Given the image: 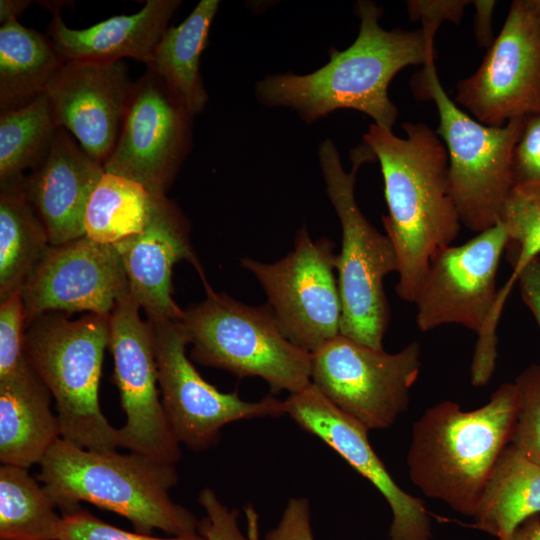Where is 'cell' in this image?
<instances>
[{
	"instance_id": "29",
	"label": "cell",
	"mask_w": 540,
	"mask_h": 540,
	"mask_svg": "<svg viewBox=\"0 0 540 540\" xmlns=\"http://www.w3.org/2000/svg\"><path fill=\"white\" fill-rule=\"evenodd\" d=\"M45 93L0 114V185L20 182L48 156L57 130Z\"/></svg>"
},
{
	"instance_id": "40",
	"label": "cell",
	"mask_w": 540,
	"mask_h": 540,
	"mask_svg": "<svg viewBox=\"0 0 540 540\" xmlns=\"http://www.w3.org/2000/svg\"><path fill=\"white\" fill-rule=\"evenodd\" d=\"M508 540H540V517L535 515L526 519Z\"/></svg>"
},
{
	"instance_id": "15",
	"label": "cell",
	"mask_w": 540,
	"mask_h": 540,
	"mask_svg": "<svg viewBox=\"0 0 540 540\" xmlns=\"http://www.w3.org/2000/svg\"><path fill=\"white\" fill-rule=\"evenodd\" d=\"M508 241L504 227L497 223L434 258L414 302L420 331L459 324L477 336L482 333L497 299V271Z\"/></svg>"
},
{
	"instance_id": "27",
	"label": "cell",
	"mask_w": 540,
	"mask_h": 540,
	"mask_svg": "<svg viewBox=\"0 0 540 540\" xmlns=\"http://www.w3.org/2000/svg\"><path fill=\"white\" fill-rule=\"evenodd\" d=\"M27 468L0 467V539L59 540L62 516Z\"/></svg>"
},
{
	"instance_id": "41",
	"label": "cell",
	"mask_w": 540,
	"mask_h": 540,
	"mask_svg": "<svg viewBox=\"0 0 540 540\" xmlns=\"http://www.w3.org/2000/svg\"><path fill=\"white\" fill-rule=\"evenodd\" d=\"M28 0H1L0 1V22L1 25L11 19H18L25 9L30 5Z\"/></svg>"
},
{
	"instance_id": "30",
	"label": "cell",
	"mask_w": 540,
	"mask_h": 540,
	"mask_svg": "<svg viewBox=\"0 0 540 540\" xmlns=\"http://www.w3.org/2000/svg\"><path fill=\"white\" fill-rule=\"evenodd\" d=\"M509 241L507 258L513 272L498 289L495 313H502L507 297L525 267L540 254V192L513 187L499 218Z\"/></svg>"
},
{
	"instance_id": "6",
	"label": "cell",
	"mask_w": 540,
	"mask_h": 540,
	"mask_svg": "<svg viewBox=\"0 0 540 540\" xmlns=\"http://www.w3.org/2000/svg\"><path fill=\"white\" fill-rule=\"evenodd\" d=\"M353 153V168L346 172L332 140H323L318 148L326 193L342 231L336 259L342 309L340 334L381 350L390 319L384 278L397 272L398 260L390 239L371 225L354 195L357 171L362 163L374 160V154L365 143Z\"/></svg>"
},
{
	"instance_id": "14",
	"label": "cell",
	"mask_w": 540,
	"mask_h": 540,
	"mask_svg": "<svg viewBox=\"0 0 540 540\" xmlns=\"http://www.w3.org/2000/svg\"><path fill=\"white\" fill-rule=\"evenodd\" d=\"M127 295L110 317L108 347L114 361V380L126 415L118 428L120 447L155 460L176 464L180 443L174 436L159 397L158 374L150 323Z\"/></svg>"
},
{
	"instance_id": "39",
	"label": "cell",
	"mask_w": 540,
	"mask_h": 540,
	"mask_svg": "<svg viewBox=\"0 0 540 540\" xmlns=\"http://www.w3.org/2000/svg\"><path fill=\"white\" fill-rule=\"evenodd\" d=\"M476 7L475 30L480 46H488L492 40L491 15L495 1H474Z\"/></svg>"
},
{
	"instance_id": "34",
	"label": "cell",
	"mask_w": 540,
	"mask_h": 540,
	"mask_svg": "<svg viewBox=\"0 0 540 540\" xmlns=\"http://www.w3.org/2000/svg\"><path fill=\"white\" fill-rule=\"evenodd\" d=\"M59 540H206V538L200 532L169 538L129 532L105 523L87 510L79 508L62 515Z\"/></svg>"
},
{
	"instance_id": "25",
	"label": "cell",
	"mask_w": 540,
	"mask_h": 540,
	"mask_svg": "<svg viewBox=\"0 0 540 540\" xmlns=\"http://www.w3.org/2000/svg\"><path fill=\"white\" fill-rule=\"evenodd\" d=\"M49 37L11 19L0 27V114L44 93L63 63Z\"/></svg>"
},
{
	"instance_id": "31",
	"label": "cell",
	"mask_w": 540,
	"mask_h": 540,
	"mask_svg": "<svg viewBox=\"0 0 540 540\" xmlns=\"http://www.w3.org/2000/svg\"><path fill=\"white\" fill-rule=\"evenodd\" d=\"M518 411L510 444L540 464V364L526 367L515 380Z\"/></svg>"
},
{
	"instance_id": "7",
	"label": "cell",
	"mask_w": 540,
	"mask_h": 540,
	"mask_svg": "<svg viewBox=\"0 0 540 540\" xmlns=\"http://www.w3.org/2000/svg\"><path fill=\"white\" fill-rule=\"evenodd\" d=\"M180 321L201 365L263 379L273 393H297L311 383L312 354L281 332L270 307L250 306L206 288Z\"/></svg>"
},
{
	"instance_id": "12",
	"label": "cell",
	"mask_w": 540,
	"mask_h": 540,
	"mask_svg": "<svg viewBox=\"0 0 540 540\" xmlns=\"http://www.w3.org/2000/svg\"><path fill=\"white\" fill-rule=\"evenodd\" d=\"M456 91V101L488 126L540 112V0L512 2L481 65Z\"/></svg>"
},
{
	"instance_id": "32",
	"label": "cell",
	"mask_w": 540,
	"mask_h": 540,
	"mask_svg": "<svg viewBox=\"0 0 540 540\" xmlns=\"http://www.w3.org/2000/svg\"><path fill=\"white\" fill-rule=\"evenodd\" d=\"M0 304V379H4L28 363L24 351L26 314L21 292Z\"/></svg>"
},
{
	"instance_id": "38",
	"label": "cell",
	"mask_w": 540,
	"mask_h": 540,
	"mask_svg": "<svg viewBox=\"0 0 540 540\" xmlns=\"http://www.w3.org/2000/svg\"><path fill=\"white\" fill-rule=\"evenodd\" d=\"M517 281L523 302L532 312L540 329V257L525 267Z\"/></svg>"
},
{
	"instance_id": "5",
	"label": "cell",
	"mask_w": 540,
	"mask_h": 540,
	"mask_svg": "<svg viewBox=\"0 0 540 540\" xmlns=\"http://www.w3.org/2000/svg\"><path fill=\"white\" fill-rule=\"evenodd\" d=\"M109 317L87 313L69 320L55 312L26 326L24 351L56 401L60 437L84 449L113 452L118 429L110 425L99 404Z\"/></svg>"
},
{
	"instance_id": "28",
	"label": "cell",
	"mask_w": 540,
	"mask_h": 540,
	"mask_svg": "<svg viewBox=\"0 0 540 540\" xmlns=\"http://www.w3.org/2000/svg\"><path fill=\"white\" fill-rule=\"evenodd\" d=\"M151 197L141 184L105 171L85 209V235L114 245L139 233L145 226Z\"/></svg>"
},
{
	"instance_id": "37",
	"label": "cell",
	"mask_w": 540,
	"mask_h": 540,
	"mask_svg": "<svg viewBox=\"0 0 540 540\" xmlns=\"http://www.w3.org/2000/svg\"><path fill=\"white\" fill-rule=\"evenodd\" d=\"M469 3L462 0H412L407 2V8L412 21L421 20L423 25L439 28L444 21L458 23Z\"/></svg>"
},
{
	"instance_id": "11",
	"label": "cell",
	"mask_w": 540,
	"mask_h": 540,
	"mask_svg": "<svg viewBox=\"0 0 540 540\" xmlns=\"http://www.w3.org/2000/svg\"><path fill=\"white\" fill-rule=\"evenodd\" d=\"M152 327L162 406L180 444L193 451L214 446L221 429L232 422L286 415L284 400L267 396L243 400L224 393L199 374L186 355L189 344L180 319L148 320Z\"/></svg>"
},
{
	"instance_id": "36",
	"label": "cell",
	"mask_w": 540,
	"mask_h": 540,
	"mask_svg": "<svg viewBox=\"0 0 540 540\" xmlns=\"http://www.w3.org/2000/svg\"><path fill=\"white\" fill-rule=\"evenodd\" d=\"M265 540H314L308 499L290 498L278 524L265 534Z\"/></svg>"
},
{
	"instance_id": "18",
	"label": "cell",
	"mask_w": 540,
	"mask_h": 540,
	"mask_svg": "<svg viewBox=\"0 0 540 540\" xmlns=\"http://www.w3.org/2000/svg\"><path fill=\"white\" fill-rule=\"evenodd\" d=\"M286 415L315 435L369 480L392 511L388 540H430L431 522L423 502L393 480L368 439V430L332 404L312 383L284 400Z\"/></svg>"
},
{
	"instance_id": "21",
	"label": "cell",
	"mask_w": 540,
	"mask_h": 540,
	"mask_svg": "<svg viewBox=\"0 0 540 540\" xmlns=\"http://www.w3.org/2000/svg\"><path fill=\"white\" fill-rule=\"evenodd\" d=\"M52 3L48 36L64 61L114 62L133 58L146 65L181 5L179 0H148L135 14L117 15L88 28L72 29L61 17L60 2Z\"/></svg>"
},
{
	"instance_id": "1",
	"label": "cell",
	"mask_w": 540,
	"mask_h": 540,
	"mask_svg": "<svg viewBox=\"0 0 540 540\" xmlns=\"http://www.w3.org/2000/svg\"><path fill=\"white\" fill-rule=\"evenodd\" d=\"M355 12L359 33L347 49L332 48L328 63L312 73L266 76L256 84L257 100L294 110L307 124L339 109H353L392 130L398 109L388 96V86L403 68L434 59L438 29L387 31L379 24L383 11L372 1H358Z\"/></svg>"
},
{
	"instance_id": "3",
	"label": "cell",
	"mask_w": 540,
	"mask_h": 540,
	"mask_svg": "<svg viewBox=\"0 0 540 540\" xmlns=\"http://www.w3.org/2000/svg\"><path fill=\"white\" fill-rule=\"evenodd\" d=\"M517 411V387L509 382L472 411H463L450 400L428 408L413 425L407 454L412 482L426 496L473 517L511 442Z\"/></svg>"
},
{
	"instance_id": "4",
	"label": "cell",
	"mask_w": 540,
	"mask_h": 540,
	"mask_svg": "<svg viewBox=\"0 0 540 540\" xmlns=\"http://www.w3.org/2000/svg\"><path fill=\"white\" fill-rule=\"evenodd\" d=\"M38 480L62 515L87 502L125 517L138 533L199 532L200 521L169 496L179 481L174 464L135 452L88 450L60 437L42 459Z\"/></svg>"
},
{
	"instance_id": "24",
	"label": "cell",
	"mask_w": 540,
	"mask_h": 540,
	"mask_svg": "<svg viewBox=\"0 0 540 540\" xmlns=\"http://www.w3.org/2000/svg\"><path fill=\"white\" fill-rule=\"evenodd\" d=\"M540 513V464L511 444L499 457L473 515L478 529L508 540L526 519Z\"/></svg>"
},
{
	"instance_id": "10",
	"label": "cell",
	"mask_w": 540,
	"mask_h": 540,
	"mask_svg": "<svg viewBox=\"0 0 540 540\" xmlns=\"http://www.w3.org/2000/svg\"><path fill=\"white\" fill-rule=\"evenodd\" d=\"M334 248L328 238L313 241L303 227L294 250L281 260L263 263L245 257L241 261L262 286L283 335L310 353L340 334Z\"/></svg>"
},
{
	"instance_id": "17",
	"label": "cell",
	"mask_w": 540,
	"mask_h": 540,
	"mask_svg": "<svg viewBox=\"0 0 540 540\" xmlns=\"http://www.w3.org/2000/svg\"><path fill=\"white\" fill-rule=\"evenodd\" d=\"M133 86L123 60H66L44 93L56 126L104 164L119 137Z\"/></svg>"
},
{
	"instance_id": "26",
	"label": "cell",
	"mask_w": 540,
	"mask_h": 540,
	"mask_svg": "<svg viewBox=\"0 0 540 540\" xmlns=\"http://www.w3.org/2000/svg\"><path fill=\"white\" fill-rule=\"evenodd\" d=\"M49 245L24 179L0 185V303L21 292Z\"/></svg>"
},
{
	"instance_id": "19",
	"label": "cell",
	"mask_w": 540,
	"mask_h": 540,
	"mask_svg": "<svg viewBox=\"0 0 540 540\" xmlns=\"http://www.w3.org/2000/svg\"><path fill=\"white\" fill-rule=\"evenodd\" d=\"M189 222L166 195H152L144 228L114 246L129 281L130 295L148 320L181 319L182 310L172 297V270L177 262H190L204 282L200 262L191 246Z\"/></svg>"
},
{
	"instance_id": "23",
	"label": "cell",
	"mask_w": 540,
	"mask_h": 540,
	"mask_svg": "<svg viewBox=\"0 0 540 540\" xmlns=\"http://www.w3.org/2000/svg\"><path fill=\"white\" fill-rule=\"evenodd\" d=\"M219 5L218 0H201L181 24L164 32L146 65L193 116L208 101L200 74V57Z\"/></svg>"
},
{
	"instance_id": "2",
	"label": "cell",
	"mask_w": 540,
	"mask_h": 540,
	"mask_svg": "<svg viewBox=\"0 0 540 540\" xmlns=\"http://www.w3.org/2000/svg\"><path fill=\"white\" fill-rule=\"evenodd\" d=\"M406 137L372 124L363 136L380 163L388 215L382 216L398 260L396 294L414 303L434 258L456 240L461 221L448 185V154L424 123Z\"/></svg>"
},
{
	"instance_id": "13",
	"label": "cell",
	"mask_w": 540,
	"mask_h": 540,
	"mask_svg": "<svg viewBox=\"0 0 540 540\" xmlns=\"http://www.w3.org/2000/svg\"><path fill=\"white\" fill-rule=\"evenodd\" d=\"M193 115L154 72L134 82L122 128L103 166L106 172L166 195L189 153Z\"/></svg>"
},
{
	"instance_id": "16",
	"label": "cell",
	"mask_w": 540,
	"mask_h": 540,
	"mask_svg": "<svg viewBox=\"0 0 540 540\" xmlns=\"http://www.w3.org/2000/svg\"><path fill=\"white\" fill-rule=\"evenodd\" d=\"M26 326L49 312L84 311L110 317L130 294L122 258L114 245L86 235L49 245L21 290Z\"/></svg>"
},
{
	"instance_id": "20",
	"label": "cell",
	"mask_w": 540,
	"mask_h": 540,
	"mask_svg": "<svg viewBox=\"0 0 540 540\" xmlns=\"http://www.w3.org/2000/svg\"><path fill=\"white\" fill-rule=\"evenodd\" d=\"M105 169L77 140L58 127L47 158L24 178V191L45 227L49 244L85 235L84 214Z\"/></svg>"
},
{
	"instance_id": "22",
	"label": "cell",
	"mask_w": 540,
	"mask_h": 540,
	"mask_svg": "<svg viewBox=\"0 0 540 540\" xmlns=\"http://www.w3.org/2000/svg\"><path fill=\"white\" fill-rule=\"evenodd\" d=\"M51 392L29 362L0 379V460L29 468L40 464L60 438Z\"/></svg>"
},
{
	"instance_id": "35",
	"label": "cell",
	"mask_w": 540,
	"mask_h": 540,
	"mask_svg": "<svg viewBox=\"0 0 540 540\" xmlns=\"http://www.w3.org/2000/svg\"><path fill=\"white\" fill-rule=\"evenodd\" d=\"M513 187L540 192V112L524 118L512 156Z\"/></svg>"
},
{
	"instance_id": "33",
	"label": "cell",
	"mask_w": 540,
	"mask_h": 540,
	"mask_svg": "<svg viewBox=\"0 0 540 540\" xmlns=\"http://www.w3.org/2000/svg\"><path fill=\"white\" fill-rule=\"evenodd\" d=\"M198 502L206 513L200 520L199 532L206 540H259L257 516L248 509L249 532L245 535L239 526V512L224 505L211 488H203Z\"/></svg>"
},
{
	"instance_id": "42",
	"label": "cell",
	"mask_w": 540,
	"mask_h": 540,
	"mask_svg": "<svg viewBox=\"0 0 540 540\" xmlns=\"http://www.w3.org/2000/svg\"><path fill=\"white\" fill-rule=\"evenodd\" d=\"M0 540H4V539H0Z\"/></svg>"
},
{
	"instance_id": "9",
	"label": "cell",
	"mask_w": 540,
	"mask_h": 540,
	"mask_svg": "<svg viewBox=\"0 0 540 540\" xmlns=\"http://www.w3.org/2000/svg\"><path fill=\"white\" fill-rule=\"evenodd\" d=\"M311 354V383L368 431L390 427L408 408L421 367L419 343L387 353L339 334Z\"/></svg>"
},
{
	"instance_id": "8",
	"label": "cell",
	"mask_w": 540,
	"mask_h": 540,
	"mask_svg": "<svg viewBox=\"0 0 540 540\" xmlns=\"http://www.w3.org/2000/svg\"><path fill=\"white\" fill-rule=\"evenodd\" d=\"M414 91L436 105L435 132L446 144L449 191L461 224L478 233L495 226L513 189L512 156L525 117L502 126L471 118L446 94L434 59L423 66Z\"/></svg>"
}]
</instances>
